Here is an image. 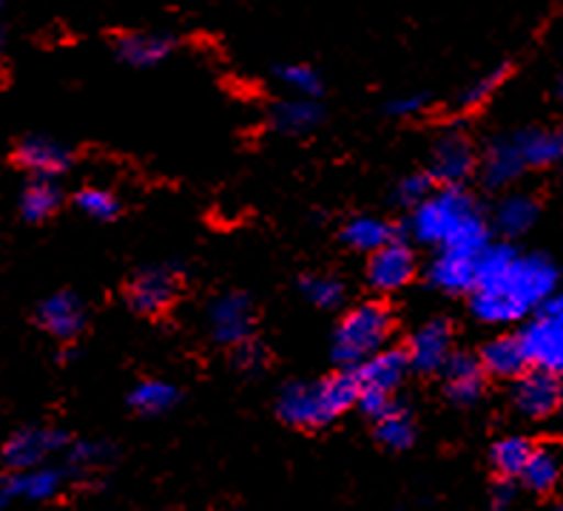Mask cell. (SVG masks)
<instances>
[{
    "mask_svg": "<svg viewBox=\"0 0 563 511\" xmlns=\"http://www.w3.org/2000/svg\"><path fill=\"white\" fill-rule=\"evenodd\" d=\"M302 293L310 304L322 307V310H336L344 301V285L333 276H322V273H313V276H305L302 279Z\"/></svg>",
    "mask_w": 563,
    "mask_h": 511,
    "instance_id": "obj_32",
    "label": "cell"
},
{
    "mask_svg": "<svg viewBox=\"0 0 563 511\" xmlns=\"http://www.w3.org/2000/svg\"><path fill=\"white\" fill-rule=\"evenodd\" d=\"M66 471L57 469H32L12 471L0 480V509H7L12 500H48L55 498L63 486Z\"/></svg>",
    "mask_w": 563,
    "mask_h": 511,
    "instance_id": "obj_20",
    "label": "cell"
},
{
    "mask_svg": "<svg viewBox=\"0 0 563 511\" xmlns=\"http://www.w3.org/2000/svg\"><path fill=\"white\" fill-rule=\"evenodd\" d=\"M561 290H563V287H561Z\"/></svg>",
    "mask_w": 563,
    "mask_h": 511,
    "instance_id": "obj_45",
    "label": "cell"
},
{
    "mask_svg": "<svg viewBox=\"0 0 563 511\" xmlns=\"http://www.w3.org/2000/svg\"><path fill=\"white\" fill-rule=\"evenodd\" d=\"M509 71L512 68L509 66H498V68H489V71H484L478 80H473L467 86V89L461 91L459 100H455V109L459 111H473V109H482L484 102L489 100V97L495 95V91L501 89L504 82H507Z\"/></svg>",
    "mask_w": 563,
    "mask_h": 511,
    "instance_id": "obj_31",
    "label": "cell"
},
{
    "mask_svg": "<svg viewBox=\"0 0 563 511\" xmlns=\"http://www.w3.org/2000/svg\"><path fill=\"white\" fill-rule=\"evenodd\" d=\"M529 367L550 369L563 378V290L552 296L521 327Z\"/></svg>",
    "mask_w": 563,
    "mask_h": 511,
    "instance_id": "obj_6",
    "label": "cell"
},
{
    "mask_svg": "<svg viewBox=\"0 0 563 511\" xmlns=\"http://www.w3.org/2000/svg\"><path fill=\"white\" fill-rule=\"evenodd\" d=\"M478 204L464 191V185H441L421 204L412 208L410 233L421 245H444L461 225H467L475 216Z\"/></svg>",
    "mask_w": 563,
    "mask_h": 511,
    "instance_id": "obj_5",
    "label": "cell"
},
{
    "mask_svg": "<svg viewBox=\"0 0 563 511\" xmlns=\"http://www.w3.org/2000/svg\"><path fill=\"white\" fill-rule=\"evenodd\" d=\"M393 238H396V227L378 216H353L342 227L344 245L358 253H367V256L382 245H387V242H393Z\"/></svg>",
    "mask_w": 563,
    "mask_h": 511,
    "instance_id": "obj_25",
    "label": "cell"
},
{
    "mask_svg": "<svg viewBox=\"0 0 563 511\" xmlns=\"http://www.w3.org/2000/svg\"><path fill=\"white\" fill-rule=\"evenodd\" d=\"M75 204L86 216L97 219V222H109L120 213V199L106 188H82L75 197Z\"/></svg>",
    "mask_w": 563,
    "mask_h": 511,
    "instance_id": "obj_34",
    "label": "cell"
},
{
    "mask_svg": "<svg viewBox=\"0 0 563 511\" xmlns=\"http://www.w3.org/2000/svg\"><path fill=\"white\" fill-rule=\"evenodd\" d=\"M66 443H69V435L63 430H43V426H35V430L14 432V435L3 443L0 457H3V464L12 471L37 469V466L43 464V457L63 449Z\"/></svg>",
    "mask_w": 563,
    "mask_h": 511,
    "instance_id": "obj_12",
    "label": "cell"
},
{
    "mask_svg": "<svg viewBox=\"0 0 563 511\" xmlns=\"http://www.w3.org/2000/svg\"><path fill=\"white\" fill-rule=\"evenodd\" d=\"M561 170H563V163H561Z\"/></svg>",
    "mask_w": 563,
    "mask_h": 511,
    "instance_id": "obj_44",
    "label": "cell"
},
{
    "mask_svg": "<svg viewBox=\"0 0 563 511\" xmlns=\"http://www.w3.org/2000/svg\"><path fill=\"white\" fill-rule=\"evenodd\" d=\"M256 313L251 299L242 293H225L208 304V333L222 347H240L251 338Z\"/></svg>",
    "mask_w": 563,
    "mask_h": 511,
    "instance_id": "obj_8",
    "label": "cell"
},
{
    "mask_svg": "<svg viewBox=\"0 0 563 511\" xmlns=\"http://www.w3.org/2000/svg\"><path fill=\"white\" fill-rule=\"evenodd\" d=\"M433 191L435 182L430 174H410V177L401 179L399 188H396V199H399V204H405V208H416V204L424 202Z\"/></svg>",
    "mask_w": 563,
    "mask_h": 511,
    "instance_id": "obj_35",
    "label": "cell"
},
{
    "mask_svg": "<svg viewBox=\"0 0 563 511\" xmlns=\"http://www.w3.org/2000/svg\"><path fill=\"white\" fill-rule=\"evenodd\" d=\"M536 452V443L523 435H507L501 441H495L493 452H489V460H493V469L501 477H518L527 466V460Z\"/></svg>",
    "mask_w": 563,
    "mask_h": 511,
    "instance_id": "obj_30",
    "label": "cell"
},
{
    "mask_svg": "<svg viewBox=\"0 0 563 511\" xmlns=\"http://www.w3.org/2000/svg\"><path fill=\"white\" fill-rule=\"evenodd\" d=\"M563 378L541 367H527L516 378L512 389V403L529 421H543V418L561 412Z\"/></svg>",
    "mask_w": 563,
    "mask_h": 511,
    "instance_id": "obj_7",
    "label": "cell"
},
{
    "mask_svg": "<svg viewBox=\"0 0 563 511\" xmlns=\"http://www.w3.org/2000/svg\"><path fill=\"white\" fill-rule=\"evenodd\" d=\"M561 412H563V396H561Z\"/></svg>",
    "mask_w": 563,
    "mask_h": 511,
    "instance_id": "obj_43",
    "label": "cell"
},
{
    "mask_svg": "<svg viewBox=\"0 0 563 511\" xmlns=\"http://www.w3.org/2000/svg\"><path fill=\"white\" fill-rule=\"evenodd\" d=\"M129 403L134 412L145 418H157L172 412L179 403V389L168 381H157V378H148V381H140L137 387L131 389Z\"/></svg>",
    "mask_w": 563,
    "mask_h": 511,
    "instance_id": "obj_26",
    "label": "cell"
},
{
    "mask_svg": "<svg viewBox=\"0 0 563 511\" xmlns=\"http://www.w3.org/2000/svg\"><path fill=\"white\" fill-rule=\"evenodd\" d=\"M14 163L35 177H60L63 170L71 165V154L66 145L48 140V136H26L14 148Z\"/></svg>",
    "mask_w": 563,
    "mask_h": 511,
    "instance_id": "obj_17",
    "label": "cell"
},
{
    "mask_svg": "<svg viewBox=\"0 0 563 511\" xmlns=\"http://www.w3.org/2000/svg\"><path fill=\"white\" fill-rule=\"evenodd\" d=\"M478 362H482L487 378H498V381H516L518 375L529 367L527 349H523L521 335H495L493 341H487L478 353Z\"/></svg>",
    "mask_w": 563,
    "mask_h": 511,
    "instance_id": "obj_18",
    "label": "cell"
},
{
    "mask_svg": "<svg viewBox=\"0 0 563 511\" xmlns=\"http://www.w3.org/2000/svg\"><path fill=\"white\" fill-rule=\"evenodd\" d=\"M111 46H114L118 60L125 63V66L152 68L172 55L177 41L165 32H120L111 41Z\"/></svg>",
    "mask_w": 563,
    "mask_h": 511,
    "instance_id": "obj_15",
    "label": "cell"
},
{
    "mask_svg": "<svg viewBox=\"0 0 563 511\" xmlns=\"http://www.w3.org/2000/svg\"><path fill=\"white\" fill-rule=\"evenodd\" d=\"M234 364L242 373H256V369H262V364H265V349H262L256 341L247 338L245 344L234 347Z\"/></svg>",
    "mask_w": 563,
    "mask_h": 511,
    "instance_id": "obj_38",
    "label": "cell"
},
{
    "mask_svg": "<svg viewBox=\"0 0 563 511\" xmlns=\"http://www.w3.org/2000/svg\"><path fill=\"white\" fill-rule=\"evenodd\" d=\"M541 219V204L529 193H507L501 202L495 204L493 227L501 233L504 238H521L527 236Z\"/></svg>",
    "mask_w": 563,
    "mask_h": 511,
    "instance_id": "obj_23",
    "label": "cell"
},
{
    "mask_svg": "<svg viewBox=\"0 0 563 511\" xmlns=\"http://www.w3.org/2000/svg\"><path fill=\"white\" fill-rule=\"evenodd\" d=\"M521 500V484H518V477H501L498 484L493 486V511H512Z\"/></svg>",
    "mask_w": 563,
    "mask_h": 511,
    "instance_id": "obj_36",
    "label": "cell"
},
{
    "mask_svg": "<svg viewBox=\"0 0 563 511\" xmlns=\"http://www.w3.org/2000/svg\"><path fill=\"white\" fill-rule=\"evenodd\" d=\"M478 170H482V179L487 188L493 191H501V188H509L512 182L521 179V174H527V165H523L521 154H518L512 136H498L493 140L487 148V154L478 163Z\"/></svg>",
    "mask_w": 563,
    "mask_h": 511,
    "instance_id": "obj_21",
    "label": "cell"
},
{
    "mask_svg": "<svg viewBox=\"0 0 563 511\" xmlns=\"http://www.w3.org/2000/svg\"><path fill=\"white\" fill-rule=\"evenodd\" d=\"M518 484H521V489L532 491V495H550L561 484V460H558L555 452L536 446L532 457L518 475Z\"/></svg>",
    "mask_w": 563,
    "mask_h": 511,
    "instance_id": "obj_27",
    "label": "cell"
},
{
    "mask_svg": "<svg viewBox=\"0 0 563 511\" xmlns=\"http://www.w3.org/2000/svg\"><path fill=\"white\" fill-rule=\"evenodd\" d=\"M106 455H109V452H106V446H100V443H89V441L75 443V446L69 449V466L71 469L95 466V464H100Z\"/></svg>",
    "mask_w": 563,
    "mask_h": 511,
    "instance_id": "obj_37",
    "label": "cell"
},
{
    "mask_svg": "<svg viewBox=\"0 0 563 511\" xmlns=\"http://www.w3.org/2000/svg\"><path fill=\"white\" fill-rule=\"evenodd\" d=\"M453 355V327L450 321L433 319L421 324L407 344V362L412 373L439 375Z\"/></svg>",
    "mask_w": 563,
    "mask_h": 511,
    "instance_id": "obj_10",
    "label": "cell"
},
{
    "mask_svg": "<svg viewBox=\"0 0 563 511\" xmlns=\"http://www.w3.org/2000/svg\"><path fill=\"white\" fill-rule=\"evenodd\" d=\"M393 333V313L382 301H364L344 313L333 333V358L342 367H358L378 349H385Z\"/></svg>",
    "mask_w": 563,
    "mask_h": 511,
    "instance_id": "obj_4",
    "label": "cell"
},
{
    "mask_svg": "<svg viewBox=\"0 0 563 511\" xmlns=\"http://www.w3.org/2000/svg\"><path fill=\"white\" fill-rule=\"evenodd\" d=\"M279 77L296 97H319L322 95V75L308 63H290V66L276 68Z\"/></svg>",
    "mask_w": 563,
    "mask_h": 511,
    "instance_id": "obj_33",
    "label": "cell"
},
{
    "mask_svg": "<svg viewBox=\"0 0 563 511\" xmlns=\"http://www.w3.org/2000/svg\"><path fill=\"white\" fill-rule=\"evenodd\" d=\"M512 143L521 154L527 170L552 168L563 163V131L558 129H521L516 131Z\"/></svg>",
    "mask_w": 563,
    "mask_h": 511,
    "instance_id": "obj_22",
    "label": "cell"
},
{
    "mask_svg": "<svg viewBox=\"0 0 563 511\" xmlns=\"http://www.w3.org/2000/svg\"><path fill=\"white\" fill-rule=\"evenodd\" d=\"M493 245L489 242V225L482 213H475L467 225H461L453 236L446 238L444 245H439V253L430 262L427 279L435 290L450 296H470L478 276V262H482L484 251Z\"/></svg>",
    "mask_w": 563,
    "mask_h": 511,
    "instance_id": "obj_3",
    "label": "cell"
},
{
    "mask_svg": "<svg viewBox=\"0 0 563 511\" xmlns=\"http://www.w3.org/2000/svg\"><path fill=\"white\" fill-rule=\"evenodd\" d=\"M552 511H563V503H561V506H555V509H552Z\"/></svg>",
    "mask_w": 563,
    "mask_h": 511,
    "instance_id": "obj_42",
    "label": "cell"
},
{
    "mask_svg": "<svg viewBox=\"0 0 563 511\" xmlns=\"http://www.w3.org/2000/svg\"><path fill=\"white\" fill-rule=\"evenodd\" d=\"M324 120L317 97H290L271 109V125L282 134H310Z\"/></svg>",
    "mask_w": 563,
    "mask_h": 511,
    "instance_id": "obj_24",
    "label": "cell"
},
{
    "mask_svg": "<svg viewBox=\"0 0 563 511\" xmlns=\"http://www.w3.org/2000/svg\"><path fill=\"white\" fill-rule=\"evenodd\" d=\"M412 276H416V253L401 238H393V242H387V245L371 253L367 281H371V287L378 290V293L401 290L405 285H410Z\"/></svg>",
    "mask_w": 563,
    "mask_h": 511,
    "instance_id": "obj_11",
    "label": "cell"
},
{
    "mask_svg": "<svg viewBox=\"0 0 563 511\" xmlns=\"http://www.w3.org/2000/svg\"><path fill=\"white\" fill-rule=\"evenodd\" d=\"M376 441L390 452L410 449L416 441V423H412L410 409L396 401L385 415L376 418Z\"/></svg>",
    "mask_w": 563,
    "mask_h": 511,
    "instance_id": "obj_28",
    "label": "cell"
},
{
    "mask_svg": "<svg viewBox=\"0 0 563 511\" xmlns=\"http://www.w3.org/2000/svg\"><path fill=\"white\" fill-rule=\"evenodd\" d=\"M552 95H555L558 100L563 102V71H561V75L555 77V86H552Z\"/></svg>",
    "mask_w": 563,
    "mask_h": 511,
    "instance_id": "obj_40",
    "label": "cell"
},
{
    "mask_svg": "<svg viewBox=\"0 0 563 511\" xmlns=\"http://www.w3.org/2000/svg\"><path fill=\"white\" fill-rule=\"evenodd\" d=\"M478 163L482 159H478L473 140L461 131H450L435 140L430 177L439 185H464L478 170Z\"/></svg>",
    "mask_w": 563,
    "mask_h": 511,
    "instance_id": "obj_9",
    "label": "cell"
},
{
    "mask_svg": "<svg viewBox=\"0 0 563 511\" xmlns=\"http://www.w3.org/2000/svg\"><path fill=\"white\" fill-rule=\"evenodd\" d=\"M358 401L356 369L344 367L342 373L313 384H288L276 398V415L294 430H324L344 415Z\"/></svg>",
    "mask_w": 563,
    "mask_h": 511,
    "instance_id": "obj_2",
    "label": "cell"
},
{
    "mask_svg": "<svg viewBox=\"0 0 563 511\" xmlns=\"http://www.w3.org/2000/svg\"><path fill=\"white\" fill-rule=\"evenodd\" d=\"M561 276L550 256L521 253L509 242L484 251L470 290V313L482 324H516L538 313L558 293Z\"/></svg>",
    "mask_w": 563,
    "mask_h": 511,
    "instance_id": "obj_1",
    "label": "cell"
},
{
    "mask_svg": "<svg viewBox=\"0 0 563 511\" xmlns=\"http://www.w3.org/2000/svg\"><path fill=\"white\" fill-rule=\"evenodd\" d=\"M129 304L143 315H163L177 301L179 281L172 270L148 267L129 281Z\"/></svg>",
    "mask_w": 563,
    "mask_h": 511,
    "instance_id": "obj_13",
    "label": "cell"
},
{
    "mask_svg": "<svg viewBox=\"0 0 563 511\" xmlns=\"http://www.w3.org/2000/svg\"><path fill=\"white\" fill-rule=\"evenodd\" d=\"M63 193L52 179L41 177L35 182H29L21 193V213L26 222H43L60 208Z\"/></svg>",
    "mask_w": 563,
    "mask_h": 511,
    "instance_id": "obj_29",
    "label": "cell"
},
{
    "mask_svg": "<svg viewBox=\"0 0 563 511\" xmlns=\"http://www.w3.org/2000/svg\"><path fill=\"white\" fill-rule=\"evenodd\" d=\"M441 373H444V389L450 401L459 407H473L475 401H482L484 389H487V373H484L478 355L453 353Z\"/></svg>",
    "mask_w": 563,
    "mask_h": 511,
    "instance_id": "obj_14",
    "label": "cell"
},
{
    "mask_svg": "<svg viewBox=\"0 0 563 511\" xmlns=\"http://www.w3.org/2000/svg\"><path fill=\"white\" fill-rule=\"evenodd\" d=\"M353 369H356L358 389H376V392L396 396L405 375L410 373V362H407V349H378Z\"/></svg>",
    "mask_w": 563,
    "mask_h": 511,
    "instance_id": "obj_16",
    "label": "cell"
},
{
    "mask_svg": "<svg viewBox=\"0 0 563 511\" xmlns=\"http://www.w3.org/2000/svg\"><path fill=\"white\" fill-rule=\"evenodd\" d=\"M0 55H3V29H0Z\"/></svg>",
    "mask_w": 563,
    "mask_h": 511,
    "instance_id": "obj_41",
    "label": "cell"
},
{
    "mask_svg": "<svg viewBox=\"0 0 563 511\" xmlns=\"http://www.w3.org/2000/svg\"><path fill=\"white\" fill-rule=\"evenodd\" d=\"M37 324L46 330L48 335H55L60 341H71L80 335L82 324H86V307L75 293H55L41 301L37 307Z\"/></svg>",
    "mask_w": 563,
    "mask_h": 511,
    "instance_id": "obj_19",
    "label": "cell"
},
{
    "mask_svg": "<svg viewBox=\"0 0 563 511\" xmlns=\"http://www.w3.org/2000/svg\"><path fill=\"white\" fill-rule=\"evenodd\" d=\"M427 109V97L424 95H407L396 97V100L387 102V111L396 116H416Z\"/></svg>",
    "mask_w": 563,
    "mask_h": 511,
    "instance_id": "obj_39",
    "label": "cell"
}]
</instances>
